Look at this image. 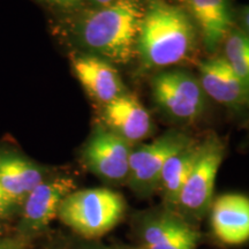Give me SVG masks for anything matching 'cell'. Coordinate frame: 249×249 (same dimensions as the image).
I'll use <instances>...</instances> for the list:
<instances>
[{"label":"cell","instance_id":"cell-9","mask_svg":"<svg viewBox=\"0 0 249 249\" xmlns=\"http://www.w3.org/2000/svg\"><path fill=\"white\" fill-rule=\"evenodd\" d=\"M141 239L144 249H197L201 236L185 217L164 210L145 218Z\"/></svg>","mask_w":249,"mask_h":249},{"label":"cell","instance_id":"cell-11","mask_svg":"<svg viewBox=\"0 0 249 249\" xmlns=\"http://www.w3.org/2000/svg\"><path fill=\"white\" fill-rule=\"evenodd\" d=\"M210 223L216 238L229 246L249 241V197L244 194H224L211 204Z\"/></svg>","mask_w":249,"mask_h":249},{"label":"cell","instance_id":"cell-23","mask_svg":"<svg viewBox=\"0 0 249 249\" xmlns=\"http://www.w3.org/2000/svg\"><path fill=\"white\" fill-rule=\"evenodd\" d=\"M177 1H179V2H187V1H188V0H177Z\"/></svg>","mask_w":249,"mask_h":249},{"label":"cell","instance_id":"cell-22","mask_svg":"<svg viewBox=\"0 0 249 249\" xmlns=\"http://www.w3.org/2000/svg\"><path fill=\"white\" fill-rule=\"evenodd\" d=\"M0 249H17V246L11 242L0 240Z\"/></svg>","mask_w":249,"mask_h":249},{"label":"cell","instance_id":"cell-1","mask_svg":"<svg viewBox=\"0 0 249 249\" xmlns=\"http://www.w3.org/2000/svg\"><path fill=\"white\" fill-rule=\"evenodd\" d=\"M144 7L141 0H114L87 12L76 23L79 42L112 64H128L138 52Z\"/></svg>","mask_w":249,"mask_h":249},{"label":"cell","instance_id":"cell-20","mask_svg":"<svg viewBox=\"0 0 249 249\" xmlns=\"http://www.w3.org/2000/svg\"><path fill=\"white\" fill-rule=\"evenodd\" d=\"M242 21H244L245 33L249 36V6L244 11V14H242Z\"/></svg>","mask_w":249,"mask_h":249},{"label":"cell","instance_id":"cell-7","mask_svg":"<svg viewBox=\"0 0 249 249\" xmlns=\"http://www.w3.org/2000/svg\"><path fill=\"white\" fill-rule=\"evenodd\" d=\"M133 147L105 127H97L82 151L86 166L99 178L111 182L127 180Z\"/></svg>","mask_w":249,"mask_h":249},{"label":"cell","instance_id":"cell-13","mask_svg":"<svg viewBox=\"0 0 249 249\" xmlns=\"http://www.w3.org/2000/svg\"><path fill=\"white\" fill-rule=\"evenodd\" d=\"M103 116L107 128L130 144L147 139L154 127L147 108L127 92L105 104Z\"/></svg>","mask_w":249,"mask_h":249},{"label":"cell","instance_id":"cell-15","mask_svg":"<svg viewBox=\"0 0 249 249\" xmlns=\"http://www.w3.org/2000/svg\"><path fill=\"white\" fill-rule=\"evenodd\" d=\"M44 180V170L24 157L8 150H0V185L17 204Z\"/></svg>","mask_w":249,"mask_h":249},{"label":"cell","instance_id":"cell-10","mask_svg":"<svg viewBox=\"0 0 249 249\" xmlns=\"http://www.w3.org/2000/svg\"><path fill=\"white\" fill-rule=\"evenodd\" d=\"M205 95L229 107L249 108V86L235 74L225 57H213L198 66Z\"/></svg>","mask_w":249,"mask_h":249},{"label":"cell","instance_id":"cell-5","mask_svg":"<svg viewBox=\"0 0 249 249\" xmlns=\"http://www.w3.org/2000/svg\"><path fill=\"white\" fill-rule=\"evenodd\" d=\"M151 89L158 107L173 119L188 123L203 113L207 95L200 80L188 71H160L152 79Z\"/></svg>","mask_w":249,"mask_h":249},{"label":"cell","instance_id":"cell-19","mask_svg":"<svg viewBox=\"0 0 249 249\" xmlns=\"http://www.w3.org/2000/svg\"><path fill=\"white\" fill-rule=\"evenodd\" d=\"M45 1L65 9H76L83 5V0H45Z\"/></svg>","mask_w":249,"mask_h":249},{"label":"cell","instance_id":"cell-21","mask_svg":"<svg viewBox=\"0 0 249 249\" xmlns=\"http://www.w3.org/2000/svg\"><path fill=\"white\" fill-rule=\"evenodd\" d=\"M89 1H91L92 4L98 6V7H103V6H107L112 4L114 0H89Z\"/></svg>","mask_w":249,"mask_h":249},{"label":"cell","instance_id":"cell-3","mask_svg":"<svg viewBox=\"0 0 249 249\" xmlns=\"http://www.w3.org/2000/svg\"><path fill=\"white\" fill-rule=\"evenodd\" d=\"M126 203L123 195L108 188L74 191L62 201L58 217L85 238H98L123 219Z\"/></svg>","mask_w":249,"mask_h":249},{"label":"cell","instance_id":"cell-24","mask_svg":"<svg viewBox=\"0 0 249 249\" xmlns=\"http://www.w3.org/2000/svg\"><path fill=\"white\" fill-rule=\"evenodd\" d=\"M138 249H144V248H138Z\"/></svg>","mask_w":249,"mask_h":249},{"label":"cell","instance_id":"cell-16","mask_svg":"<svg viewBox=\"0 0 249 249\" xmlns=\"http://www.w3.org/2000/svg\"><path fill=\"white\" fill-rule=\"evenodd\" d=\"M201 144L192 142L173 155L165 164L161 172L160 188L167 204L177 207L181 189L185 186L200 155Z\"/></svg>","mask_w":249,"mask_h":249},{"label":"cell","instance_id":"cell-17","mask_svg":"<svg viewBox=\"0 0 249 249\" xmlns=\"http://www.w3.org/2000/svg\"><path fill=\"white\" fill-rule=\"evenodd\" d=\"M224 42V57L236 75L249 86V36L245 31L231 30Z\"/></svg>","mask_w":249,"mask_h":249},{"label":"cell","instance_id":"cell-6","mask_svg":"<svg viewBox=\"0 0 249 249\" xmlns=\"http://www.w3.org/2000/svg\"><path fill=\"white\" fill-rule=\"evenodd\" d=\"M193 141L181 132H167L148 144L133 148L127 181L140 195H149L160 187L166 161Z\"/></svg>","mask_w":249,"mask_h":249},{"label":"cell","instance_id":"cell-12","mask_svg":"<svg viewBox=\"0 0 249 249\" xmlns=\"http://www.w3.org/2000/svg\"><path fill=\"white\" fill-rule=\"evenodd\" d=\"M71 64L81 85L95 101L108 104L126 93L123 79L112 62L95 54H81L74 57Z\"/></svg>","mask_w":249,"mask_h":249},{"label":"cell","instance_id":"cell-2","mask_svg":"<svg viewBox=\"0 0 249 249\" xmlns=\"http://www.w3.org/2000/svg\"><path fill=\"white\" fill-rule=\"evenodd\" d=\"M196 26L189 13L165 0H149L138 40L143 64L170 67L187 60L197 43Z\"/></svg>","mask_w":249,"mask_h":249},{"label":"cell","instance_id":"cell-18","mask_svg":"<svg viewBox=\"0 0 249 249\" xmlns=\"http://www.w3.org/2000/svg\"><path fill=\"white\" fill-rule=\"evenodd\" d=\"M17 205L0 185V218L11 216Z\"/></svg>","mask_w":249,"mask_h":249},{"label":"cell","instance_id":"cell-4","mask_svg":"<svg viewBox=\"0 0 249 249\" xmlns=\"http://www.w3.org/2000/svg\"><path fill=\"white\" fill-rule=\"evenodd\" d=\"M224 155L225 145L216 136H210L201 143L200 155L177 203L183 216L201 219L211 208L214 183Z\"/></svg>","mask_w":249,"mask_h":249},{"label":"cell","instance_id":"cell-14","mask_svg":"<svg viewBox=\"0 0 249 249\" xmlns=\"http://www.w3.org/2000/svg\"><path fill=\"white\" fill-rule=\"evenodd\" d=\"M187 5L204 46L209 51H214L232 30L233 15L230 1L188 0Z\"/></svg>","mask_w":249,"mask_h":249},{"label":"cell","instance_id":"cell-8","mask_svg":"<svg viewBox=\"0 0 249 249\" xmlns=\"http://www.w3.org/2000/svg\"><path fill=\"white\" fill-rule=\"evenodd\" d=\"M74 191L75 182L70 177H54L43 180L22 203V231L37 233L46 229L58 216L62 201Z\"/></svg>","mask_w":249,"mask_h":249}]
</instances>
